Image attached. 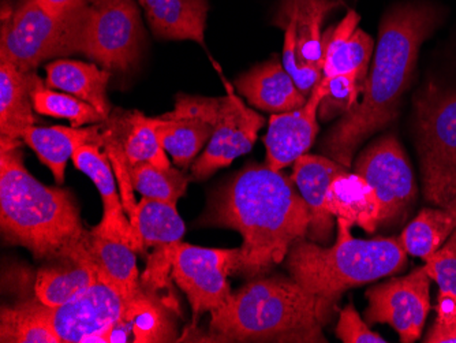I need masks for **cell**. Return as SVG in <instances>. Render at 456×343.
<instances>
[{"instance_id": "cell-1", "label": "cell", "mask_w": 456, "mask_h": 343, "mask_svg": "<svg viewBox=\"0 0 456 343\" xmlns=\"http://www.w3.org/2000/svg\"><path fill=\"white\" fill-rule=\"evenodd\" d=\"M442 21V12L428 2L398 4L384 15L362 99L322 141L328 158L350 168L361 144L395 120L416 71L419 48Z\"/></svg>"}, {"instance_id": "cell-2", "label": "cell", "mask_w": 456, "mask_h": 343, "mask_svg": "<svg viewBox=\"0 0 456 343\" xmlns=\"http://www.w3.org/2000/svg\"><path fill=\"white\" fill-rule=\"evenodd\" d=\"M310 219L291 179L268 166L248 165L215 193L204 224L240 232L237 274L257 276L286 260L291 245L309 232Z\"/></svg>"}, {"instance_id": "cell-3", "label": "cell", "mask_w": 456, "mask_h": 343, "mask_svg": "<svg viewBox=\"0 0 456 343\" xmlns=\"http://www.w3.org/2000/svg\"><path fill=\"white\" fill-rule=\"evenodd\" d=\"M20 141L0 138V226L37 258L88 261L89 232L70 192L43 185L25 168Z\"/></svg>"}, {"instance_id": "cell-4", "label": "cell", "mask_w": 456, "mask_h": 343, "mask_svg": "<svg viewBox=\"0 0 456 343\" xmlns=\"http://www.w3.org/2000/svg\"><path fill=\"white\" fill-rule=\"evenodd\" d=\"M337 302L307 293L293 278L248 282L212 312L208 342H327L322 326Z\"/></svg>"}, {"instance_id": "cell-5", "label": "cell", "mask_w": 456, "mask_h": 343, "mask_svg": "<svg viewBox=\"0 0 456 343\" xmlns=\"http://www.w3.org/2000/svg\"><path fill=\"white\" fill-rule=\"evenodd\" d=\"M338 237L330 248L299 238L286 256L289 275L307 293L338 302L343 293L386 276L402 273L407 253L399 238L360 240L347 220L337 217Z\"/></svg>"}, {"instance_id": "cell-6", "label": "cell", "mask_w": 456, "mask_h": 343, "mask_svg": "<svg viewBox=\"0 0 456 343\" xmlns=\"http://www.w3.org/2000/svg\"><path fill=\"white\" fill-rule=\"evenodd\" d=\"M414 106L425 199L456 209V91L428 84Z\"/></svg>"}, {"instance_id": "cell-7", "label": "cell", "mask_w": 456, "mask_h": 343, "mask_svg": "<svg viewBox=\"0 0 456 343\" xmlns=\"http://www.w3.org/2000/svg\"><path fill=\"white\" fill-rule=\"evenodd\" d=\"M88 4L59 15L41 7L36 0H24L17 10L4 15L0 62L30 71L53 56L79 53Z\"/></svg>"}, {"instance_id": "cell-8", "label": "cell", "mask_w": 456, "mask_h": 343, "mask_svg": "<svg viewBox=\"0 0 456 343\" xmlns=\"http://www.w3.org/2000/svg\"><path fill=\"white\" fill-rule=\"evenodd\" d=\"M141 43L142 24L133 0H99L88 4L79 53L106 70L126 71L137 62Z\"/></svg>"}, {"instance_id": "cell-9", "label": "cell", "mask_w": 456, "mask_h": 343, "mask_svg": "<svg viewBox=\"0 0 456 343\" xmlns=\"http://www.w3.org/2000/svg\"><path fill=\"white\" fill-rule=\"evenodd\" d=\"M238 249H211L178 242L171 258V275L184 291L193 311V323L201 314L222 308L232 290L228 275L238 273Z\"/></svg>"}, {"instance_id": "cell-10", "label": "cell", "mask_w": 456, "mask_h": 343, "mask_svg": "<svg viewBox=\"0 0 456 343\" xmlns=\"http://www.w3.org/2000/svg\"><path fill=\"white\" fill-rule=\"evenodd\" d=\"M354 173L368 181L380 201V225L401 219L416 199L414 173L398 138L387 135L361 152Z\"/></svg>"}, {"instance_id": "cell-11", "label": "cell", "mask_w": 456, "mask_h": 343, "mask_svg": "<svg viewBox=\"0 0 456 343\" xmlns=\"http://www.w3.org/2000/svg\"><path fill=\"white\" fill-rule=\"evenodd\" d=\"M430 281L425 267H419L409 275L369 289L366 322L389 324L398 332L401 342H416L421 338L430 311Z\"/></svg>"}, {"instance_id": "cell-12", "label": "cell", "mask_w": 456, "mask_h": 343, "mask_svg": "<svg viewBox=\"0 0 456 343\" xmlns=\"http://www.w3.org/2000/svg\"><path fill=\"white\" fill-rule=\"evenodd\" d=\"M228 94L222 97L215 119V132L202 155L194 161L191 176L205 179L220 168L232 165L235 159L250 152L265 120L258 112L246 107L225 83Z\"/></svg>"}, {"instance_id": "cell-13", "label": "cell", "mask_w": 456, "mask_h": 343, "mask_svg": "<svg viewBox=\"0 0 456 343\" xmlns=\"http://www.w3.org/2000/svg\"><path fill=\"white\" fill-rule=\"evenodd\" d=\"M134 298V297H133ZM107 279L94 282L91 288L58 308L45 306L48 322L61 343H88L94 335L123 316L130 301Z\"/></svg>"}, {"instance_id": "cell-14", "label": "cell", "mask_w": 456, "mask_h": 343, "mask_svg": "<svg viewBox=\"0 0 456 343\" xmlns=\"http://www.w3.org/2000/svg\"><path fill=\"white\" fill-rule=\"evenodd\" d=\"M325 91L324 79H322L302 109L271 117L268 132L264 137L265 166L281 171L287 166L294 165L297 159L305 155L314 145L319 135L317 115Z\"/></svg>"}, {"instance_id": "cell-15", "label": "cell", "mask_w": 456, "mask_h": 343, "mask_svg": "<svg viewBox=\"0 0 456 343\" xmlns=\"http://www.w3.org/2000/svg\"><path fill=\"white\" fill-rule=\"evenodd\" d=\"M74 166L94 181L102 196L104 216L102 224L94 227V233L123 241L135 250H142L130 220L125 217V206L117 193L112 163L107 153L100 152V145L84 144L77 148L73 158Z\"/></svg>"}, {"instance_id": "cell-16", "label": "cell", "mask_w": 456, "mask_h": 343, "mask_svg": "<svg viewBox=\"0 0 456 343\" xmlns=\"http://www.w3.org/2000/svg\"><path fill=\"white\" fill-rule=\"evenodd\" d=\"M348 168L328 156L302 155L294 163L293 181L310 211L307 235L314 242H328L334 232V216L325 208L330 183Z\"/></svg>"}, {"instance_id": "cell-17", "label": "cell", "mask_w": 456, "mask_h": 343, "mask_svg": "<svg viewBox=\"0 0 456 343\" xmlns=\"http://www.w3.org/2000/svg\"><path fill=\"white\" fill-rule=\"evenodd\" d=\"M235 86L248 103L273 114L296 111L302 109L309 99L299 91L294 79L276 58L246 71L237 79Z\"/></svg>"}, {"instance_id": "cell-18", "label": "cell", "mask_w": 456, "mask_h": 343, "mask_svg": "<svg viewBox=\"0 0 456 343\" xmlns=\"http://www.w3.org/2000/svg\"><path fill=\"white\" fill-rule=\"evenodd\" d=\"M41 86L35 70L0 62V138L24 141L25 133L35 127L33 94Z\"/></svg>"}, {"instance_id": "cell-19", "label": "cell", "mask_w": 456, "mask_h": 343, "mask_svg": "<svg viewBox=\"0 0 456 343\" xmlns=\"http://www.w3.org/2000/svg\"><path fill=\"white\" fill-rule=\"evenodd\" d=\"M153 35L164 40H191L205 47L208 0H138Z\"/></svg>"}, {"instance_id": "cell-20", "label": "cell", "mask_w": 456, "mask_h": 343, "mask_svg": "<svg viewBox=\"0 0 456 343\" xmlns=\"http://www.w3.org/2000/svg\"><path fill=\"white\" fill-rule=\"evenodd\" d=\"M325 208L371 234L380 226V201L375 189L360 174H339L325 194Z\"/></svg>"}, {"instance_id": "cell-21", "label": "cell", "mask_w": 456, "mask_h": 343, "mask_svg": "<svg viewBox=\"0 0 456 343\" xmlns=\"http://www.w3.org/2000/svg\"><path fill=\"white\" fill-rule=\"evenodd\" d=\"M171 339L168 320L163 306H158L142 290L130 301L120 319L92 338L91 342H168Z\"/></svg>"}, {"instance_id": "cell-22", "label": "cell", "mask_w": 456, "mask_h": 343, "mask_svg": "<svg viewBox=\"0 0 456 343\" xmlns=\"http://www.w3.org/2000/svg\"><path fill=\"white\" fill-rule=\"evenodd\" d=\"M24 143L50 168L56 183H65V171L69 159L73 158L77 148L84 144H104L99 127H32L24 135Z\"/></svg>"}, {"instance_id": "cell-23", "label": "cell", "mask_w": 456, "mask_h": 343, "mask_svg": "<svg viewBox=\"0 0 456 343\" xmlns=\"http://www.w3.org/2000/svg\"><path fill=\"white\" fill-rule=\"evenodd\" d=\"M48 88L61 89L65 94H73L94 106L102 117L109 119L110 103L107 99V86L110 73L102 70L94 63L79 62L59 59L45 66Z\"/></svg>"}, {"instance_id": "cell-24", "label": "cell", "mask_w": 456, "mask_h": 343, "mask_svg": "<svg viewBox=\"0 0 456 343\" xmlns=\"http://www.w3.org/2000/svg\"><path fill=\"white\" fill-rule=\"evenodd\" d=\"M86 247L102 278L107 279L126 298H133L140 293V274L132 245L91 230Z\"/></svg>"}, {"instance_id": "cell-25", "label": "cell", "mask_w": 456, "mask_h": 343, "mask_svg": "<svg viewBox=\"0 0 456 343\" xmlns=\"http://www.w3.org/2000/svg\"><path fill=\"white\" fill-rule=\"evenodd\" d=\"M215 125L196 117L167 114L156 118V133L161 147L173 158L174 165L188 168L200 151L208 144Z\"/></svg>"}, {"instance_id": "cell-26", "label": "cell", "mask_w": 456, "mask_h": 343, "mask_svg": "<svg viewBox=\"0 0 456 343\" xmlns=\"http://www.w3.org/2000/svg\"><path fill=\"white\" fill-rule=\"evenodd\" d=\"M340 0H284L281 12L297 22V58L301 66L324 69L322 27L325 15L339 7Z\"/></svg>"}, {"instance_id": "cell-27", "label": "cell", "mask_w": 456, "mask_h": 343, "mask_svg": "<svg viewBox=\"0 0 456 343\" xmlns=\"http://www.w3.org/2000/svg\"><path fill=\"white\" fill-rule=\"evenodd\" d=\"M97 279L99 273L94 263L61 261L58 265L38 271L35 285L36 298L43 306L58 308L91 288Z\"/></svg>"}, {"instance_id": "cell-28", "label": "cell", "mask_w": 456, "mask_h": 343, "mask_svg": "<svg viewBox=\"0 0 456 343\" xmlns=\"http://www.w3.org/2000/svg\"><path fill=\"white\" fill-rule=\"evenodd\" d=\"M184 230L186 227L176 211V204L147 197L137 204L134 233L141 248L167 249L171 245L181 242Z\"/></svg>"}, {"instance_id": "cell-29", "label": "cell", "mask_w": 456, "mask_h": 343, "mask_svg": "<svg viewBox=\"0 0 456 343\" xmlns=\"http://www.w3.org/2000/svg\"><path fill=\"white\" fill-rule=\"evenodd\" d=\"M119 122L120 129L114 124L112 129L122 143L123 152L129 166L150 163L159 168H171L167 152L161 147L156 133V118H148L141 112H132Z\"/></svg>"}, {"instance_id": "cell-30", "label": "cell", "mask_w": 456, "mask_h": 343, "mask_svg": "<svg viewBox=\"0 0 456 343\" xmlns=\"http://www.w3.org/2000/svg\"><path fill=\"white\" fill-rule=\"evenodd\" d=\"M456 230V209L424 208L403 230L401 242L407 255L425 258L445 244Z\"/></svg>"}, {"instance_id": "cell-31", "label": "cell", "mask_w": 456, "mask_h": 343, "mask_svg": "<svg viewBox=\"0 0 456 343\" xmlns=\"http://www.w3.org/2000/svg\"><path fill=\"white\" fill-rule=\"evenodd\" d=\"M0 340L6 343H61L38 299L2 309Z\"/></svg>"}, {"instance_id": "cell-32", "label": "cell", "mask_w": 456, "mask_h": 343, "mask_svg": "<svg viewBox=\"0 0 456 343\" xmlns=\"http://www.w3.org/2000/svg\"><path fill=\"white\" fill-rule=\"evenodd\" d=\"M129 173L133 189L147 199L176 204L188 188V178L173 167L164 170L150 163H140L129 166Z\"/></svg>"}, {"instance_id": "cell-33", "label": "cell", "mask_w": 456, "mask_h": 343, "mask_svg": "<svg viewBox=\"0 0 456 343\" xmlns=\"http://www.w3.org/2000/svg\"><path fill=\"white\" fill-rule=\"evenodd\" d=\"M33 104L36 112L48 117L69 119L73 127H84L88 124H102L106 118L102 117L94 106L73 94H59L45 86H38L33 94Z\"/></svg>"}, {"instance_id": "cell-34", "label": "cell", "mask_w": 456, "mask_h": 343, "mask_svg": "<svg viewBox=\"0 0 456 343\" xmlns=\"http://www.w3.org/2000/svg\"><path fill=\"white\" fill-rule=\"evenodd\" d=\"M375 50V43L363 30L357 29L345 45L325 58L322 76L335 77L340 74L358 73L361 84L365 88L368 66Z\"/></svg>"}, {"instance_id": "cell-35", "label": "cell", "mask_w": 456, "mask_h": 343, "mask_svg": "<svg viewBox=\"0 0 456 343\" xmlns=\"http://www.w3.org/2000/svg\"><path fill=\"white\" fill-rule=\"evenodd\" d=\"M325 91L319 115L322 120H330L347 114L358 103V96L363 92L358 73L340 74L324 77Z\"/></svg>"}, {"instance_id": "cell-36", "label": "cell", "mask_w": 456, "mask_h": 343, "mask_svg": "<svg viewBox=\"0 0 456 343\" xmlns=\"http://www.w3.org/2000/svg\"><path fill=\"white\" fill-rule=\"evenodd\" d=\"M279 25L284 28L281 61L287 73L294 79L299 91L309 97L322 79V70L316 66H301L297 58V22L289 14H279Z\"/></svg>"}, {"instance_id": "cell-37", "label": "cell", "mask_w": 456, "mask_h": 343, "mask_svg": "<svg viewBox=\"0 0 456 343\" xmlns=\"http://www.w3.org/2000/svg\"><path fill=\"white\" fill-rule=\"evenodd\" d=\"M424 261L428 275L439 286L440 296L456 301V230L440 249Z\"/></svg>"}, {"instance_id": "cell-38", "label": "cell", "mask_w": 456, "mask_h": 343, "mask_svg": "<svg viewBox=\"0 0 456 343\" xmlns=\"http://www.w3.org/2000/svg\"><path fill=\"white\" fill-rule=\"evenodd\" d=\"M337 337L345 343H386L387 340L378 332L371 331L366 322L361 319L353 304H348L340 311L337 324Z\"/></svg>"}, {"instance_id": "cell-39", "label": "cell", "mask_w": 456, "mask_h": 343, "mask_svg": "<svg viewBox=\"0 0 456 343\" xmlns=\"http://www.w3.org/2000/svg\"><path fill=\"white\" fill-rule=\"evenodd\" d=\"M360 24V15L355 12H347L342 21L337 27L330 28L328 32L322 35V48H324V63L325 58L334 53L340 45L347 42L350 36L358 29Z\"/></svg>"}, {"instance_id": "cell-40", "label": "cell", "mask_w": 456, "mask_h": 343, "mask_svg": "<svg viewBox=\"0 0 456 343\" xmlns=\"http://www.w3.org/2000/svg\"><path fill=\"white\" fill-rule=\"evenodd\" d=\"M425 343H456V312L436 314V319L424 338Z\"/></svg>"}, {"instance_id": "cell-41", "label": "cell", "mask_w": 456, "mask_h": 343, "mask_svg": "<svg viewBox=\"0 0 456 343\" xmlns=\"http://www.w3.org/2000/svg\"><path fill=\"white\" fill-rule=\"evenodd\" d=\"M41 7H45L53 14H68L78 7L84 6L88 4L86 0H36Z\"/></svg>"}, {"instance_id": "cell-42", "label": "cell", "mask_w": 456, "mask_h": 343, "mask_svg": "<svg viewBox=\"0 0 456 343\" xmlns=\"http://www.w3.org/2000/svg\"><path fill=\"white\" fill-rule=\"evenodd\" d=\"M88 4H96V2H99V0H86Z\"/></svg>"}]
</instances>
